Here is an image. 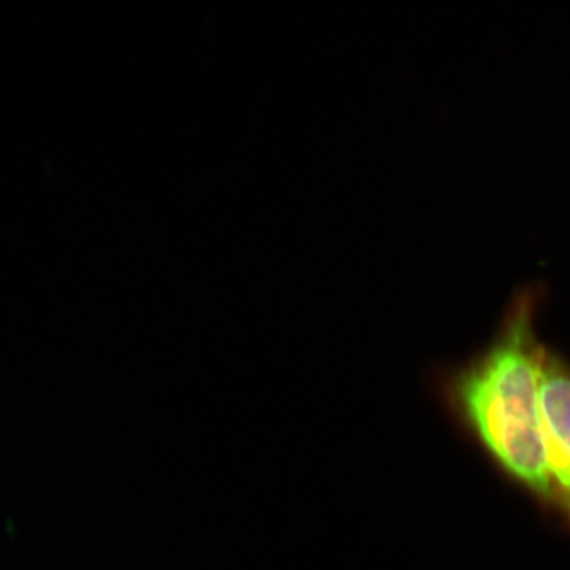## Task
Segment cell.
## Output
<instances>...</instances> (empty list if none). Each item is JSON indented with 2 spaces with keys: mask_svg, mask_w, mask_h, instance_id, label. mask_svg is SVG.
I'll use <instances>...</instances> for the list:
<instances>
[{
  "mask_svg": "<svg viewBox=\"0 0 570 570\" xmlns=\"http://www.w3.org/2000/svg\"><path fill=\"white\" fill-rule=\"evenodd\" d=\"M542 291L520 288L489 344L442 381L445 404L494 466L553 509L539 415V376L546 346L535 317Z\"/></svg>",
  "mask_w": 570,
  "mask_h": 570,
  "instance_id": "obj_1",
  "label": "cell"
},
{
  "mask_svg": "<svg viewBox=\"0 0 570 570\" xmlns=\"http://www.w3.org/2000/svg\"><path fill=\"white\" fill-rule=\"evenodd\" d=\"M539 415L553 509L570 521V363L550 348L540 366Z\"/></svg>",
  "mask_w": 570,
  "mask_h": 570,
  "instance_id": "obj_2",
  "label": "cell"
}]
</instances>
